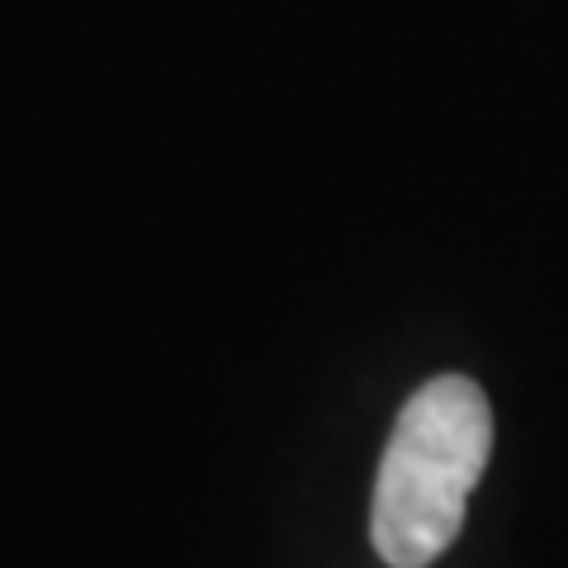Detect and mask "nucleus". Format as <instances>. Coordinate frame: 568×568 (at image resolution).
I'll return each mask as SVG.
<instances>
[{"label":"nucleus","mask_w":568,"mask_h":568,"mask_svg":"<svg viewBox=\"0 0 568 568\" xmlns=\"http://www.w3.org/2000/svg\"><path fill=\"white\" fill-rule=\"evenodd\" d=\"M488 450L493 413L474 379L436 375L403 403L369 507V540L388 568H426L455 545Z\"/></svg>","instance_id":"obj_1"}]
</instances>
